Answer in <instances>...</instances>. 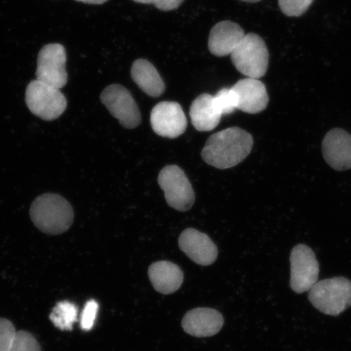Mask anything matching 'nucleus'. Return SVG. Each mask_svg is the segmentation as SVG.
<instances>
[{
  "label": "nucleus",
  "instance_id": "obj_1",
  "mask_svg": "<svg viewBox=\"0 0 351 351\" xmlns=\"http://www.w3.org/2000/svg\"><path fill=\"white\" fill-rule=\"evenodd\" d=\"M253 138L239 127L223 130L208 139L201 155L206 163L219 169L232 168L251 153Z\"/></svg>",
  "mask_w": 351,
  "mask_h": 351
},
{
  "label": "nucleus",
  "instance_id": "obj_2",
  "mask_svg": "<svg viewBox=\"0 0 351 351\" xmlns=\"http://www.w3.org/2000/svg\"><path fill=\"white\" fill-rule=\"evenodd\" d=\"M34 226L47 234H61L72 226V206L59 195L45 194L37 197L30 208Z\"/></svg>",
  "mask_w": 351,
  "mask_h": 351
},
{
  "label": "nucleus",
  "instance_id": "obj_3",
  "mask_svg": "<svg viewBox=\"0 0 351 351\" xmlns=\"http://www.w3.org/2000/svg\"><path fill=\"white\" fill-rule=\"evenodd\" d=\"M308 298L320 313L336 317L351 306V282L341 276L318 280L310 289Z\"/></svg>",
  "mask_w": 351,
  "mask_h": 351
},
{
  "label": "nucleus",
  "instance_id": "obj_4",
  "mask_svg": "<svg viewBox=\"0 0 351 351\" xmlns=\"http://www.w3.org/2000/svg\"><path fill=\"white\" fill-rule=\"evenodd\" d=\"M231 60L243 75L258 79L267 73L269 54L262 38L256 34H248L232 52Z\"/></svg>",
  "mask_w": 351,
  "mask_h": 351
},
{
  "label": "nucleus",
  "instance_id": "obj_5",
  "mask_svg": "<svg viewBox=\"0 0 351 351\" xmlns=\"http://www.w3.org/2000/svg\"><path fill=\"white\" fill-rule=\"evenodd\" d=\"M25 102L29 111L44 121L57 119L67 108V99L58 88L38 80L26 88Z\"/></svg>",
  "mask_w": 351,
  "mask_h": 351
},
{
  "label": "nucleus",
  "instance_id": "obj_6",
  "mask_svg": "<svg viewBox=\"0 0 351 351\" xmlns=\"http://www.w3.org/2000/svg\"><path fill=\"white\" fill-rule=\"evenodd\" d=\"M158 182L165 192L167 203L180 212H186L195 203V192L184 171L177 165L165 167Z\"/></svg>",
  "mask_w": 351,
  "mask_h": 351
},
{
  "label": "nucleus",
  "instance_id": "obj_7",
  "mask_svg": "<svg viewBox=\"0 0 351 351\" xmlns=\"http://www.w3.org/2000/svg\"><path fill=\"white\" fill-rule=\"evenodd\" d=\"M101 101L125 129H134L141 123V113L133 96L125 87L113 84L105 88Z\"/></svg>",
  "mask_w": 351,
  "mask_h": 351
},
{
  "label": "nucleus",
  "instance_id": "obj_8",
  "mask_svg": "<svg viewBox=\"0 0 351 351\" xmlns=\"http://www.w3.org/2000/svg\"><path fill=\"white\" fill-rule=\"evenodd\" d=\"M66 51L59 43L44 46L39 51L36 80L61 89L67 84L68 74L66 71Z\"/></svg>",
  "mask_w": 351,
  "mask_h": 351
},
{
  "label": "nucleus",
  "instance_id": "obj_9",
  "mask_svg": "<svg viewBox=\"0 0 351 351\" xmlns=\"http://www.w3.org/2000/svg\"><path fill=\"white\" fill-rule=\"evenodd\" d=\"M291 287L297 293L309 291L318 282L319 265L313 250L297 245L291 254Z\"/></svg>",
  "mask_w": 351,
  "mask_h": 351
},
{
  "label": "nucleus",
  "instance_id": "obj_10",
  "mask_svg": "<svg viewBox=\"0 0 351 351\" xmlns=\"http://www.w3.org/2000/svg\"><path fill=\"white\" fill-rule=\"evenodd\" d=\"M151 124L156 134L164 138H176L185 133L187 119L181 105L165 101L153 108Z\"/></svg>",
  "mask_w": 351,
  "mask_h": 351
},
{
  "label": "nucleus",
  "instance_id": "obj_11",
  "mask_svg": "<svg viewBox=\"0 0 351 351\" xmlns=\"http://www.w3.org/2000/svg\"><path fill=\"white\" fill-rule=\"evenodd\" d=\"M179 247L191 261L202 266L213 265L217 258V245L208 235L194 229L182 232Z\"/></svg>",
  "mask_w": 351,
  "mask_h": 351
},
{
  "label": "nucleus",
  "instance_id": "obj_12",
  "mask_svg": "<svg viewBox=\"0 0 351 351\" xmlns=\"http://www.w3.org/2000/svg\"><path fill=\"white\" fill-rule=\"evenodd\" d=\"M324 160L337 171L351 169V135L341 129L329 131L322 144Z\"/></svg>",
  "mask_w": 351,
  "mask_h": 351
},
{
  "label": "nucleus",
  "instance_id": "obj_13",
  "mask_svg": "<svg viewBox=\"0 0 351 351\" xmlns=\"http://www.w3.org/2000/svg\"><path fill=\"white\" fill-rule=\"evenodd\" d=\"M238 99V109L249 114L260 113L269 104L266 87L258 79L247 77L232 87Z\"/></svg>",
  "mask_w": 351,
  "mask_h": 351
},
{
  "label": "nucleus",
  "instance_id": "obj_14",
  "mask_svg": "<svg viewBox=\"0 0 351 351\" xmlns=\"http://www.w3.org/2000/svg\"><path fill=\"white\" fill-rule=\"evenodd\" d=\"M182 324L188 335L196 337H212L222 328L223 319L221 314L216 310L196 308L188 311Z\"/></svg>",
  "mask_w": 351,
  "mask_h": 351
},
{
  "label": "nucleus",
  "instance_id": "obj_15",
  "mask_svg": "<svg viewBox=\"0 0 351 351\" xmlns=\"http://www.w3.org/2000/svg\"><path fill=\"white\" fill-rule=\"evenodd\" d=\"M245 32L239 24L230 21L219 22L209 35L208 48L210 53L222 57L231 55L245 37Z\"/></svg>",
  "mask_w": 351,
  "mask_h": 351
},
{
  "label": "nucleus",
  "instance_id": "obj_16",
  "mask_svg": "<svg viewBox=\"0 0 351 351\" xmlns=\"http://www.w3.org/2000/svg\"><path fill=\"white\" fill-rule=\"evenodd\" d=\"M149 278L156 291L164 295H170L181 287L183 273L173 263L159 261L149 267Z\"/></svg>",
  "mask_w": 351,
  "mask_h": 351
},
{
  "label": "nucleus",
  "instance_id": "obj_17",
  "mask_svg": "<svg viewBox=\"0 0 351 351\" xmlns=\"http://www.w3.org/2000/svg\"><path fill=\"white\" fill-rule=\"evenodd\" d=\"M190 116L195 128L204 132L217 128L222 117L214 104V96L209 94H202L193 101Z\"/></svg>",
  "mask_w": 351,
  "mask_h": 351
},
{
  "label": "nucleus",
  "instance_id": "obj_18",
  "mask_svg": "<svg viewBox=\"0 0 351 351\" xmlns=\"http://www.w3.org/2000/svg\"><path fill=\"white\" fill-rule=\"evenodd\" d=\"M131 77L145 93L152 97H160L164 94L165 85L157 69L149 61L135 60L131 69Z\"/></svg>",
  "mask_w": 351,
  "mask_h": 351
},
{
  "label": "nucleus",
  "instance_id": "obj_19",
  "mask_svg": "<svg viewBox=\"0 0 351 351\" xmlns=\"http://www.w3.org/2000/svg\"><path fill=\"white\" fill-rule=\"evenodd\" d=\"M77 307L72 302H59L50 314V319L60 330H71L73 324L77 320Z\"/></svg>",
  "mask_w": 351,
  "mask_h": 351
},
{
  "label": "nucleus",
  "instance_id": "obj_20",
  "mask_svg": "<svg viewBox=\"0 0 351 351\" xmlns=\"http://www.w3.org/2000/svg\"><path fill=\"white\" fill-rule=\"evenodd\" d=\"M214 104L221 115H229L238 109V99L234 91L228 88H223L214 96Z\"/></svg>",
  "mask_w": 351,
  "mask_h": 351
},
{
  "label": "nucleus",
  "instance_id": "obj_21",
  "mask_svg": "<svg viewBox=\"0 0 351 351\" xmlns=\"http://www.w3.org/2000/svg\"><path fill=\"white\" fill-rule=\"evenodd\" d=\"M314 0H279L280 10L288 16H300L308 10Z\"/></svg>",
  "mask_w": 351,
  "mask_h": 351
},
{
  "label": "nucleus",
  "instance_id": "obj_22",
  "mask_svg": "<svg viewBox=\"0 0 351 351\" xmlns=\"http://www.w3.org/2000/svg\"><path fill=\"white\" fill-rule=\"evenodd\" d=\"M10 351H42L35 337L28 332L19 331L13 341Z\"/></svg>",
  "mask_w": 351,
  "mask_h": 351
},
{
  "label": "nucleus",
  "instance_id": "obj_23",
  "mask_svg": "<svg viewBox=\"0 0 351 351\" xmlns=\"http://www.w3.org/2000/svg\"><path fill=\"white\" fill-rule=\"evenodd\" d=\"M16 331L10 320L0 319V351H10Z\"/></svg>",
  "mask_w": 351,
  "mask_h": 351
},
{
  "label": "nucleus",
  "instance_id": "obj_24",
  "mask_svg": "<svg viewBox=\"0 0 351 351\" xmlns=\"http://www.w3.org/2000/svg\"><path fill=\"white\" fill-rule=\"evenodd\" d=\"M98 310L97 302L90 300L86 302L81 317V327L83 330L89 331L93 328Z\"/></svg>",
  "mask_w": 351,
  "mask_h": 351
},
{
  "label": "nucleus",
  "instance_id": "obj_25",
  "mask_svg": "<svg viewBox=\"0 0 351 351\" xmlns=\"http://www.w3.org/2000/svg\"><path fill=\"white\" fill-rule=\"evenodd\" d=\"M184 0H154V4L161 11H171L177 10Z\"/></svg>",
  "mask_w": 351,
  "mask_h": 351
},
{
  "label": "nucleus",
  "instance_id": "obj_26",
  "mask_svg": "<svg viewBox=\"0 0 351 351\" xmlns=\"http://www.w3.org/2000/svg\"><path fill=\"white\" fill-rule=\"evenodd\" d=\"M75 1L87 4H103L108 2V0H75Z\"/></svg>",
  "mask_w": 351,
  "mask_h": 351
},
{
  "label": "nucleus",
  "instance_id": "obj_27",
  "mask_svg": "<svg viewBox=\"0 0 351 351\" xmlns=\"http://www.w3.org/2000/svg\"><path fill=\"white\" fill-rule=\"evenodd\" d=\"M134 1L139 3L154 4V0H134Z\"/></svg>",
  "mask_w": 351,
  "mask_h": 351
},
{
  "label": "nucleus",
  "instance_id": "obj_28",
  "mask_svg": "<svg viewBox=\"0 0 351 351\" xmlns=\"http://www.w3.org/2000/svg\"><path fill=\"white\" fill-rule=\"evenodd\" d=\"M241 1L247 2V3H257V2H260L261 0H241Z\"/></svg>",
  "mask_w": 351,
  "mask_h": 351
}]
</instances>
